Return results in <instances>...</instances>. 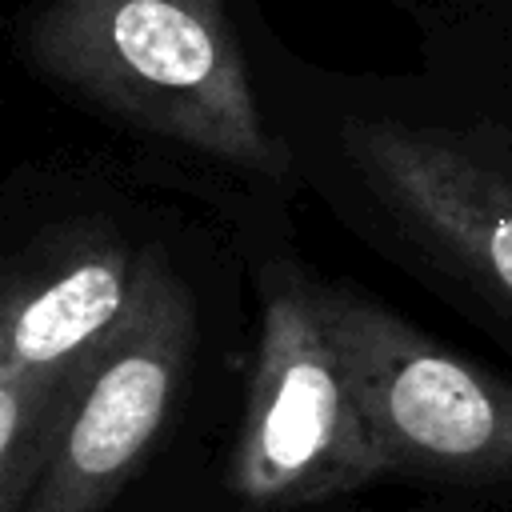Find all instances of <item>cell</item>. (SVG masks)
I'll use <instances>...</instances> for the list:
<instances>
[{
  "label": "cell",
  "instance_id": "cell-7",
  "mask_svg": "<svg viewBox=\"0 0 512 512\" xmlns=\"http://www.w3.org/2000/svg\"><path fill=\"white\" fill-rule=\"evenodd\" d=\"M76 388L0 372V512H24L60 440Z\"/></svg>",
  "mask_w": 512,
  "mask_h": 512
},
{
  "label": "cell",
  "instance_id": "cell-4",
  "mask_svg": "<svg viewBox=\"0 0 512 512\" xmlns=\"http://www.w3.org/2000/svg\"><path fill=\"white\" fill-rule=\"evenodd\" d=\"M192 348L196 304L172 264L144 252L128 320L80 376L24 512H104L164 432Z\"/></svg>",
  "mask_w": 512,
  "mask_h": 512
},
{
  "label": "cell",
  "instance_id": "cell-3",
  "mask_svg": "<svg viewBox=\"0 0 512 512\" xmlns=\"http://www.w3.org/2000/svg\"><path fill=\"white\" fill-rule=\"evenodd\" d=\"M388 476L512 484V384L412 328L400 312L320 288Z\"/></svg>",
  "mask_w": 512,
  "mask_h": 512
},
{
  "label": "cell",
  "instance_id": "cell-1",
  "mask_svg": "<svg viewBox=\"0 0 512 512\" xmlns=\"http://www.w3.org/2000/svg\"><path fill=\"white\" fill-rule=\"evenodd\" d=\"M20 60L100 120L240 176L284 180L236 0H28Z\"/></svg>",
  "mask_w": 512,
  "mask_h": 512
},
{
  "label": "cell",
  "instance_id": "cell-6",
  "mask_svg": "<svg viewBox=\"0 0 512 512\" xmlns=\"http://www.w3.org/2000/svg\"><path fill=\"white\" fill-rule=\"evenodd\" d=\"M140 260L112 232L76 228L16 264L0 304V372L76 388L128 320Z\"/></svg>",
  "mask_w": 512,
  "mask_h": 512
},
{
  "label": "cell",
  "instance_id": "cell-2",
  "mask_svg": "<svg viewBox=\"0 0 512 512\" xmlns=\"http://www.w3.org/2000/svg\"><path fill=\"white\" fill-rule=\"evenodd\" d=\"M380 476L388 464L328 328L320 284L280 268L264 292L228 484L252 508H296Z\"/></svg>",
  "mask_w": 512,
  "mask_h": 512
},
{
  "label": "cell",
  "instance_id": "cell-5",
  "mask_svg": "<svg viewBox=\"0 0 512 512\" xmlns=\"http://www.w3.org/2000/svg\"><path fill=\"white\" fill-rule=\"evenodd\" d=\"M340 144L376 200L512 308V160L484 132L352 116Z\"/></svg>",
  "mask_w": 512,
  "mask_h": 512
}]
</instances>
